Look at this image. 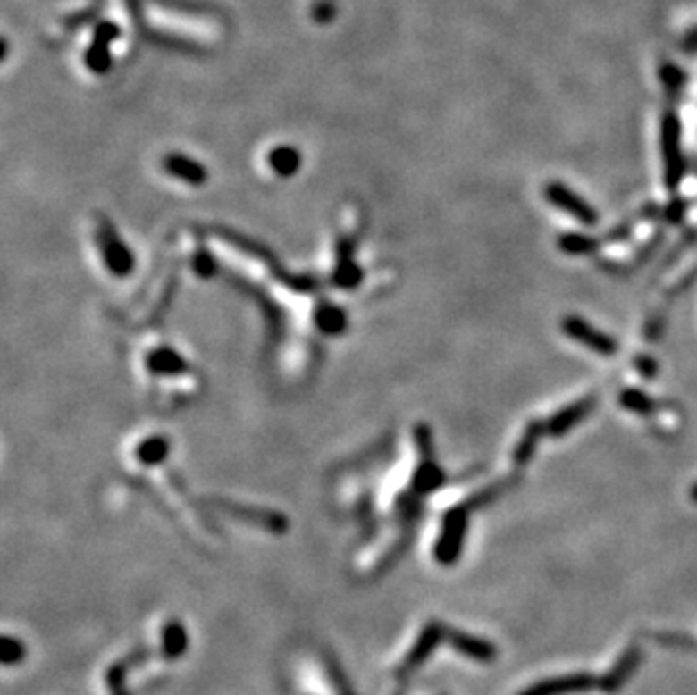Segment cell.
Returning a JSON list of instances; mask_svg holds the SVG:
<instances>
[{"instance_id": "cell-18", "label": "cell", "mask_w": 697, "mask_h": 695, "mask_svg": "<svg viewBox=\"0 0 697 695\" xmlns=\"http://www.w3.org/2000/svg\"><path fill=\"white\" fill-rule=\"evenodd\" d=\"M636 364H639V371L643 373L645 377H655L657 375V368H655V362L648 357H639L636 359Z\"/></svg>"}, {"instance_id": "cell-3", "label": "cell", "mask_w": 697, "mask_h": 695, "mask_svg": "<svg viewBox=\"0 0 697 695\" xmlns=\"http://www.w3.org/2000/svg\"><path fill=\"white\" fill-rule=\"evenodd\" d=\"M544 195H546V199H549L550 204L555 205V208L565 210L567 214L575 217L580 224H584V226L598 224L596 210H593L592 205H589L587 201L583 199V197H578L574 190H569L565 183H558V181L549 183L544 190Z\"/></svg>"}, {"instance_id": "cell-5", "label": "cell", "mask_w": 697, "mask_h": 695, "mask_svg": "<svg viewBox=\"0 0 697 695\" xmlns=\"http://www.w3.org/2000/svg\"><path fill=\"white\" fill-rule=\"evenodd\" d=\"M593 686H598L596 677L587 675V673H575V675L550 677V680L535 682V684L524 689L519 695H578L589 693Z\"/></svg>"}, {"instance_id": "cell-2", "label": "cell", "mask_w": 697, "mask_h": 695, "mask_svg": "<svg viewBox=\"0 0 697 695\" xmlns=\"http://www.w3.org/2000/svg\"><path fill=\"white\" fill-rule=\"evenodd\" d=\"M562 330L569 339L583 343L584 348H589L592 353L602 355V357H614L618 353V343L612 337H608L605 332H600L598 328H593L592 323H587L580 316H567L562 321Z\"/></svg>"}, {"instance_id": "cell-15", "label": "cell", "mask_w": 697, "mask_h": 695, "mask_svg": "<svg viewBox=\"0 0 697 695\" xmlns=\"http://www.w3.org/2000/svg\"><path fill=\"white\" fill-rule=\"evenodd\" d=\"M271 165L281 172V174H291V172L298 167V154H296L291 147L290 149L287 147L275 149V152L271 154Z\"/></svg>"}, {"instance_id": "cell-4", "label": "cell", "mask_w": 697, "mask_h": 695, "mask_svg": "<svg viewBox=\"0 0 697 695\" xmlns=\"http://www.w3.org/2000/svg\"><path fill=\"white\" fill-rule=\"evenodd\" d=\"M465 526H467V513L465 510H454L447 515L445 526H442L441 540L436 544V557L442 565H454L460 556L465 540Z\"/></svg>"}, {"instance_id": "cell-14", "label": "cell", "mask_w": 697, "mask_h": 695, "mask_svg": "<svg viewBox=\"0 0 697 695\" xmlns=\"http://www.w3.org/2000/svg\"><path fill=\"white\" fill-rule=\"evenodd\" d=\"M25 643L21 641V639L16 637H3V646H0V662H3V666H16V664H21L25 659Z\"/></svg>"}, {"instance_id": "cell-11", "label": "cell", "mask_w": 697, "mask_h": 695, "mask_svg": "<svg viewBox=\"0 0 697 695\" xmlns=\"http://www.w3.org/2000/svg\"><path fill=\"white\" fill-rule=\"evenodd\" d=\"M542 431H546V424H542V423H531L526 427V431H524L517 449H515V461H517L519 465H524V463L531 461L533 452H535V448H537V440L542 439Z\"/></svg>"}, {"instance_id": "cell-1", "label": "cell", "mask_w": 697, "mask_h": 695, "mask_svg": "<svg viewBox=\"0 0 697 695\" xmlns=\"http://www.w3.org/2000/svg\"><path fill=\"white\" fill-rule=\"evenodd\" d=\"M679 120L673 113H666L661 120V156H664L666 188L677 190L684 177V156L679 149Z\"/></svg>"}, {"instance_id": "cell-16", "label": "cell", "mask_w": 697, "mask_h": 695, "mask_svg": "<svg viewBox=\"0 0 697 695\" xmlns=\"http://www.w3.org/2000/svg\"><path fill=\"white\" fill-rule=\"evenodd\" d=\"M172 165L174 167H170V170L183 179H192V181H197V179H199L201 181V177H204V170H201V165H195V163L185 161V158H174V161H172Z\"/></svg>"}, {"instance_id": "cell-7", "label": "cell", "mask_w": 697, "mask_h": 695, "mask_svg": "<svg viewBox=\"0 0 697 695\" xmlns=\"http://www.w3.org/2000/svg\"><path fill=\"white\" fill-rule=\"evenodd\" d=\"M442 641H447V630L442 628V624L432 621V624L424 625L423 632L417 634L416 643H413L411 650H408L407 659H404V668L423 666V664L427 662L429 657H432L433 650H436V648L441 646Z\"/></svg>"}, {"instance_id": "cell-8", "label": "cell", "mask_w": 697, "mask_h": 695, "mask_svg": "<svg viewBox=\"0 0 697 695\" xmlns=\"http://www.w3.org/2000/svg\"><path fill=\"white\" fill-rule=\"evenodd\" d=\"M639 664H641V648L630 646L626 653L621 655V659H618V662L614 664L612 668H609L608 675H602L600 680H598L600 691H605V693H617V691L621 689V686L626 684V682L630 680L632 675H634V671Z\"/></svg>"}, {"instance_id": "cell-6", "label": "cell", "mask_w": 697, "mask_h": 695, "mask_svg": "<svg viewBox=\"0 0 697 695\" xmlns=\"http://www.w3.org/2000/svg\"><path fill=\"white\" fill-rule=\"evenodd\" d=\"M447 643H449L458 655L479 664H492L499 655L497 646H494L492 641L474 637V634L460 632V630H449V632H447Z\"/></svg>"}, {"instance_id": "cell-9", "label": "cell", "mask_w": 697, "mask_h": 695, "mask_svg": "<svg viewBox=\"0 0 697 695\" xmlns=\"http://www.w3.org/2000/svg\"><path fill=\"white\" fill-rule=\"evenodd\" d=\"M593 405H596L593 398H583V400L578 402H571L569 406L558 411V414L546 423V431H549L550 436H562V433L571 431L575 424H580L589 414H592Z\"/></svg>"}, {"instance_id": "cell-10", "label": "cell", "mask_w": 697, "mask_h": 695, "mask_svg": "<svg viewBox=\"0 0 697 695\" xmlns=\"http://www.w3.org/2000/svg\"><path fill=\"white\" fill-rule=\"evenodd\" d=\"M161 650L167 659L183 657L185 650H188V630H185L183 624H179V621H170V624L163 628Z\"/></svg>"}, {"instance_id": "cell-12", "label": "cell", "mask_w": 697, "mask_h": 695, "mask_svg": "<svg viewBox=\"0 0 697 695\" xmlns=\"http://www.w3.org/2000/svg\"><path fill=\"white\" fill-rule=\"evenodd\" d=\"M621 406L623 409L632 411L636 415H648L657 409L655 400L650 396H645L643 390L639 389H626L621 393Z\"/></svg>"}, {"instance_id": "cell-19", "label": "cell", "mask_w": 697, "mask_h": 695, "mask_svg": "<svg viewBox=\"0 0 697 695\" xmlns=\"http://www.w3.org/2000/svg\"><path fill=\"white\" fill-rule=\"evenodd\" d=\"M691 497H693V501H695V504H697V483H695V486H693V490H691Z\"/></svg>"}, {"instance_id": "cell-13", "label": "cell", "mask_w": 697, "mask_h": 695, "mask_svg": "<svg viewBox=\"0 0 697 695\" xmlns=\"http://www.w3.org/2000/svg\"><path fill=\"white\" fill-rule=\"evenodd\" d=\"M558 247H560V251L569 253V255H587V253L596 251L600 244H598V239L587 238V235L567 233L558 239Z\"/></svg>"}, {"instance_id": "cell-17", "label": "cell", "mask_w": 697, "mask_h": 695, "mask_svg": "<svg viewBox=\"0 0 697 695\" xmlns=\"http://www.w3.org/2000/svg\"><path fill=\"white\" fill-rule=\"evenodd\" d=\"M684 210H686V205H684V201H673V204L668 205V210H666V217H668V222H673V224H677V222H682Z\"/></svg>"}]
</instances>
